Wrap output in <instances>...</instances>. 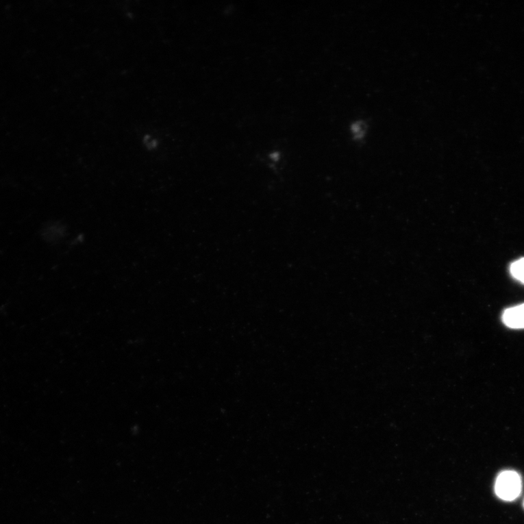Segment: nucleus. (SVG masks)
I'll list each match as a JSON object with an SVG mask.
<instances>
[{
    "label": "nucleus",
    "mask_w": 524,
    "mask_h": 524,
    "mask_svg": "<svg viewBox=\"0 0 524 524\" xmlns=\"http://www.w3.org/2000/svg\"><path fill=\"white\" fill-rule=\"evenodd\" d=\"M521 492L522 479L518 472L506 470L499 473L495 484V492L499 499L512 502L521 495Z\"/></svg>",
    "instance_id": "nucleus-1"
},
{
    "label": "nucleus",
    "mask_w": 524,
    "mask_h": 524,
    "mask_svg": "<svg viewBox=\"0 0 524 524\" xmlns=\"http://www.w3.org/2000/svg\"><path fill=\"white\" fill-rule=\"evenodd\" d=\"M503 321L510 328L524 329V304L506 310Z\"/></svg>",
    "instance_id": "nucleus-2"
},
{
    "label": "nucleus",
    "mask_w": 524,
    "mask_h": 524,
    "mask_svg": "<svg viewBox=\"0 0 524 524\" xmlns=\"http://www.w3.org/2000/svg\"><path fill=\"white\" fill-rule=\"evenodd\" d=\"M510 273L512 276L519 279L521 283L524 284V258L512 264L510 266Z\"/></svg>",
    "instance_id": "nucleus-3"
},
{
    "label": "nucleus",
    "mask_w": 524,
    "mask_h": 524,
    "mask_svg": "<svg viewBox=\"0 0 524 524\" xmlns=\"http://www.w3.org/2000/svg\"><path fill=\"white\" fill-rule=\"evenodd\" d=\"M523 507H524V502H523Z\"/></svg>",
    "instance_id": "nucleus-4"
}]
</instances>
